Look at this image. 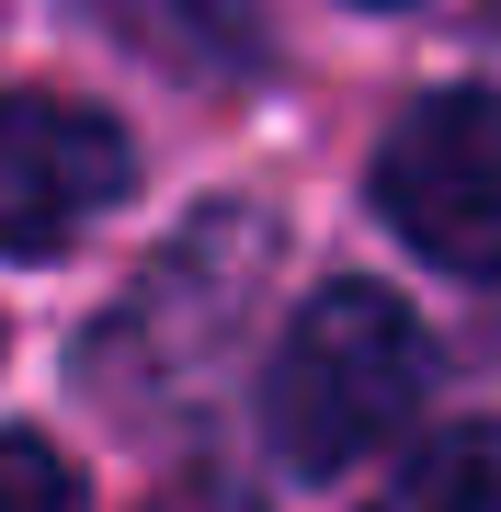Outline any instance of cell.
<instances>
[{
  "mask_svg": "<svg viewBox=\"0 0 501 512\" xmlns=\"http://www.w3.org/2000/svg\"><path fill=\"white\" fill-rule=\"evenodd\" d=\"M137 183V148L114 114L57 103V92H0V251L57 262L80 251Z\"/></svg>",
  "mask_w": 501,
  "mask_h": 512,
  "instance_id": "4",
  "label": "cell"
},
{
  "mask_svg": "<svg viewBox=\"0 0 501 512\" xmlns=\"http://www.w3.org/2000/svg\"><path fill=\"white\" fill-rule=\"evenodd\" d=\"M0 512H80V478L57 444L35 433H0Z\"/></svg>",
  "mask_w": 501,
  "mask_h": 512,
  "instance_id": "6",
  "label": "cell"
},
{
  "mask_svg": "<svg viewBox=\"0 0 501 512\" xmlns=\"http://www.w3.org/2000/svg\"><path fill=\"white\" fill-rule=\"evenodd\" d=\"M376 205L422 262L501 274V103L490 92L410 103V126L376 148Z\"/></svg>",
  "mask_w": 501,
  "mask_h": 512,
  "instance_id": "3",
  "label": "cell"
},
{
  "mask_svg": "<svg viewBox=\"0 0 501 512\" xmlns=\"http://www.w3.org/2000/svg\"><path fill=\"white\" fill-rule=\"evenodd\" d=\"M365 512H501V433L467 421V433H433Z\"/></svg>",
  "mask_w": 501,
  "mask_h": 512,
  "instance_id": "5",
  "label": "cell"
},
{
  "mask_svg": "<svg viewBox=\"0 0 501 512\" xmlns=\"http://www.w3.org/2000/svg\"><path fill=\"white\" fill-rule=\"evenodd\" d=\"M262 262H274V228H262L251 205H205L149 274H137V296L114 308V330L92 342V376H114L126 399H160V387L205 376V365H217V342L240 330Z\"/></svg>",
  "mask_w": 501,
  "mask_h": 512,
  "instance_id": "2",
  "label": "cell"
},
{
  "mask_svg": "<svg viewBox=\"0 0 501 512\" xmlns=\"http://www.w3.org/2000/svg\"><path fill=\"white\" fill-rule=\"evenodd\" d=\"M422 387H433V342L388 285H319L274 342L262 421H274V456L297 478H342L422 410Z\"/></svg>",
  "mask_w": 501,
  "mask_h": 512,
  "instance_id": "1",
  "label": "cell"
}]
</instances>
